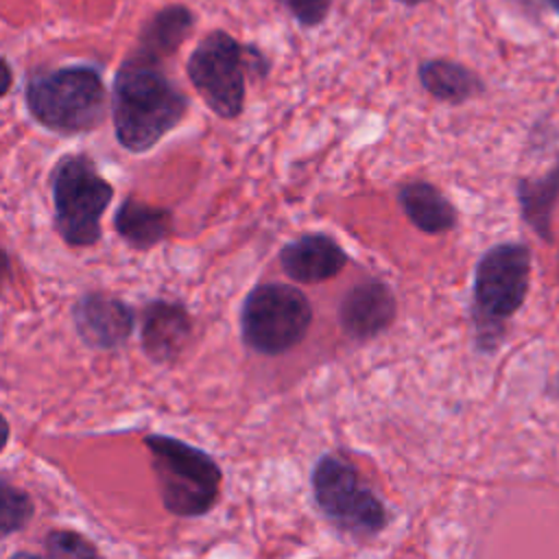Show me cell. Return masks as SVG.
I'll use <instances>...</instances> for the list:
<instances>
[{
  "label": "cell",
  "instance_id": "7a4b0ae2",
  "mask_svg": "<svg viewBox=\"0 0 559 559\" xmlns=\"http://www.w3.org/2000/svg\"><path fill=\"white\" fill-rule=\"evenodd\" d=\"M528 286L531 249L524 242H498L478 258L472 299L478 349L493 352L500 345L507 321L522 308Z\"/></svg>",
  "mask_w": 559,
  "mask_h": 559
},
{
  "label": "cell",
  "instance_id": "9c48e42d",
  "mask_svg": "<svg viewBox=\"0 0 559 559\" xmlns=\"http://www.w3.org/2000/svg\"><path fill=\"white\" fill-rule=\"evenodd\" d=\"M72 323L87 347L116 349L131 336L135 328V312L118 297L90 290L74 301Z\"/></svg>",
  "mask_w": 559,
  "mask_h": 559
},
{
  "label": "cell",
  "instance_id": "ffe728a7",
  "mask_svg": "<svg viewBox=\"0 0 559 559\" xmlns=\"http://www.w3.org/2000/svg\"><path fill=\"white\" fill-rule=\"evenodd\" d=\"M301 26H317L328 17L332 0H277Z\"/></svg>",
  "mask_w": 559,
  "mask_h": 559
},
{
  "label": "cell",
  "instance_id": "d6986e66",
  "mask_svg": "<svg viewBox=\"0 0 559 559\" xmlns=\"http://www.w3.org/2000/svg\"><path fill=\"white\" fill-rule=\"evenodd\" d=\"M33 513V498L24 489L0 478V539L22 531L31 522Z\"/></svg>",
  "mask_w": 559,
  "mask_h": 559
},
{
  "label": "cell",
  "instance_id": "5b68a950",
  "mask_svg": "<svg viewBox=\"0 0 559 559\" xmlns=\"http://www.w3.org/2000/svg\"><path fill=\"white\" fill-rule=\"evenodd\" d=\"M144 445L168 513L199 518L216 504L223 474L205 450L168 435H146Z\"/></svg>",
  "mask_w": 559,
  "mask_h": 559
},
{
  "label": "cell",
  "instance_id": "ba28073f",
  "mask_svg": "<svg viewBox=\"0 0 559 559\" xmlns=\"http://www.w3.org/2000/svg\"><path fill=\"white\" fill-rule=\"evenodd\" d=\"M312 491L323 515L338 528L371 537L380 533L386 522V509L376 493H371L358 478L356 469L338 456H321L312 472Z\"/></svg>",
  "mask_w": 559,
  "mask_h": 559
},
{
  "label": "cell",
  "instance_id": "603a6c76",
  "mask_svg": "<svg viewBox=\"0 0 559 559\" xmlns=\"http://www.w3.org/2000/svg\"><path fill=\"white\" fill-rule=\"evenodd\" d=\"M9 271H11V262H9V255H7V251H4V249H0V284L7 280Z\"/></svg>",
  "mask_w": 559,
  "mask_h": 559
},
{
  "label": "cell",
  "instance_id": "e0dca14e",
  "mask_svg": "<svg viewBox=\"0 0 559 559\" xmlns=\"http://www.w3.org/2000/svg\"><path fill=\"white\" fill-rule=\"evenodd\" d=\"M522 221L544 240H552V212L559 201V159L546 173L522 177L515 186Z\"/></svg>",
  "mask_w": 559,
  "mask_h": 559
},
{
  "label": "cell",
  "instance_id": "6da1fadb",
  "mask_svg": "<svg viewBox=\"0 0 559 559\" xmlns=\"http://www.w3.org/2000/svg\"><path fill=\"white\" fill-rule=\"evenodd\" d=\"M188 114L186 94L164 74L159 63L135 57L120 63L111 87L116 140L129 153H146Z\"/></svg>",
  "mask_w": 559,
  "mask_h": 559
},
{
  "label": "cell",
  "instance_id": "9a60e30c",
  "mask_svg": "<svg viewBox=\"0 0 559 559\" xmlns=\"http://www.w3.org/2000/svg\"><path fill=\"white\" fill-rule=\"evenodd\" d=\"M417 79L435 100L448 105H463L485 92L483 79L472 68L443 57L421 61L417 68Z\"/></svg>",
  "mask_w": 559,
  "mask_h": 559
},
{
  "label": "cell",
  "instance_id": "44dd1931",
  "mask_svg": "<svg viewBox=\"0 0 559 559\" xmlns=\"http://www.w3.org/2000/svg\"><path fill=\"white\" fill-rule=\"evenodd\" d=\"M13 85V72H11V66L4 57H0V98L11 90Z\"/></svg>",
  "mask_w": 559,
  "mask_h": 559
},
{
  "label": "cell",
  "instance_id": "8fae6325",
  "mask_svg": "<svg viewBox=\"0 0 559 559\" xmlns=\"http://www.w3.org/2000/svg\"><path fill=\"white\" fill-rule=\"evenodd\" d=\"M192 334V319L183 304L153 299L140 314V343L144 354L157 362H175Z\"/></svg>",
  "mask_w": 559,
  "mask_h": 559
},
{
  "label": "cell",
  "instance_id": "cb8c5ba5",
  "mask_svg": "<svg viewBox=\"0 0 559 559\" xmlns=\"http://www.w3.org/2000/svg\"><path fill=\"white\" fill-rule=\"evenodd\" d=\"M395 2H400V4H404V7H417V4H421V2H426V0H395Z\"/></svg>",
  "mask_w": 559,
  "mask_h": 559
},
{
  "label": "cell",
  "instance_id": "52a82bcc",
  "mask_svg": "<svg viewBox=\"0 0 559 559\" xmlns=\"http://www.w3.org/2000/svg\"><path fill=\"white\" fill-rule=\"evenodd\" d=\"M312 323L308 297L282 282L258 284L240 308L242 343L264 356H277L299 345Z\"/></svg>",
  "mask_w": 559,
  "mask_h": 559
},
{
  "label": "cell",
  "instance_id": "7c38bea8",
  "mask_svg": "<svg viewBox=\"0 0 559 559\" xmlns=\"http://www.w3.org/2000/svg\"><path fill=\"white\" fill-rule=\"evenodd\" d=\"M345 264V249L323 231L304 234L280 249L282 271L299 284L328 282L336 277Z\"/></svg>",
  "mask_w": 559,
  "mask_h": 559
},
{
  "label": "cell",
  "instance_id": "5bb4252c",
  "mask_svg": "<svg viewBox=\"0 0 559 559\" xmlns=\"http://www.w3.org/2000/svg\"><path fill=\"white\" fill-rule=\"evenodd\" d=\"M194 26V13L186 4H168L155 11L140 28L135 57L162 63L179 50Z\"/></svg>",
  "mask_w": 559,
  "mask_h": 559
},
{
  "label": "cell",
  "instance_id": "d4e9b609",
  "mask_svg": "<svg viewBox=\"0 0 559 559\" xmlns=\"http://www.w3.org/2000/svg\"><path fill=\"white\" fill-rule=\"evenodd\" d=\"M546 2L552 7V11H555V13H559V0H546Z\"/></svg>",
  "mask_w": 559,
  "mask_h": 559
},
{
  "label": "cell",
  "instance_id": "4fadbf2b",
  "mask_svg": "<svg viewBox=\"0 0 559 559\" xmlns=\"http://www.w3.org/2000/svg\"><path fill=\"white\" fill-rule=\"evenodd\" d=\"M395 199L411 225L424 234H448L459 223V212L452 201L430 181H404L397 186Z\"/></svg>",
  "mask_w": 559,
  "mask_h": 559
},
{
  "label": "cell",
  "instance_id": "2e32d148",
  "mask_svg": "<svg viewBox=\"0 0 559 559\" xmlns=\"http://www.w3.org/2000/svg\"><path fill=\"white\" fill-rule=\"evenodd\" d=\"M114 227L127 245L146 251L168 238L173 229V214L166 207L127 197L116 210Z\"/></svg>",
  "mask_w": 559,
  "mask_h": 559
},
{
  "label": "cell",
  "instance_id": "7402d4cb",
  "mask_svg": "<svg viewBox=\"0 0 559 559\" xmlns=\"http://www.w3.org/2000/svg\"><path fill=\"white\" fill-rule=\"evenodd\" d=\"M9 437H11L9 421H7V417L0 413V454L4 452V448H7V443H9Z\"/></svg>",
  "mask_w": 559,
  "mask_h": 559
},
{
  "label": "cell",
  "instance_id": "277c9868",
  "mask_svg": "<svg viewBox=\"0 0 559 559\" xmlns=\"http://www.w3.org/2000/svg\"><path fill=\"white\" fill-rule=\"evenodd\" d=\"M186 72L203 103L218 118L234 120L245 109L247 79H264L269 59L225 31H210L190 52Z\"/></svg>",
  "mask_w": 559,
  "mask_h": 559
},
{
  "label": "cell",
  "instance_id": "ac0fdd59",
  "mask_svg": "<svg viewBox=\"0 0 559 559\" xmlns=\"http://www.w3.org/2000/svg\"><path fill=\"white\" fill-rule=\"evenodd\" d=\"M9 559H100L96 546L85 535L70 528H55L44 537V552L20 550Z\"/></svg>",
  "mask_w": 559,
  "mask_h": 559
},
{
  "label": "cell",
  "instance_id": "3957f363",
  "mask_svg": "<svg viewBox=\"0 0 559 559\" xmlns=\"http://www.w3.org/2000/svg\"><path fill=\"white\" fill-rule=\"evenodd\" d=\"M24 100L37 124L61 135H76L105 120L107 92L96 68L74 63L33 74Z\"/></svg>",
  "mask_w": 559,
  "mask_h": 559
},
{
  "label": "cell",
  "instance_id": "8992f818",
  "mask_svg": "<svg viewBox=\"0 0 559 559\" xmlns=\"http://www.w3.org/2000/svg\"><path fill=\"white\" fill-rule=\"evenodd\" d=\"M55 229L68 247H92L100 240V218L114 199L111 183L85 153L63 155L50 173Z\"/></svg>",
  "mask_w": 559,
  "mask_h": 559
},
{
  "label": "cell",
  "instance_id": "30bf717a",
  "mask_svg": "<svg viewBox=\"0 0 559 559\" xmlns=\"http://www.w3.org/2000/svg\"><path fill=\"white\" fill-rule=\"evenodd\" d=\"M397 301L391 286L369 277L354 284L338 304V325L354 341H369L382 334L395 319Z\"/></svg>",
  "mask_w": 559,
  "mask_h": 559
},
{
  "label": "cell",
  "instance_id": "484cf974",
  "mask_svg": "<svg viewBox=\"0 0 559 559\" xmlns=\"http://www.w3.org/2000/svg\"><path fill=\"white\" fill-rule=\"evenodd\" d=\"M518 2H522V4H526V7H531V4H533V0H518Z\"/></svg>",
  "mask_w": 559,
  "mask_h": 559
}]
</instances>
